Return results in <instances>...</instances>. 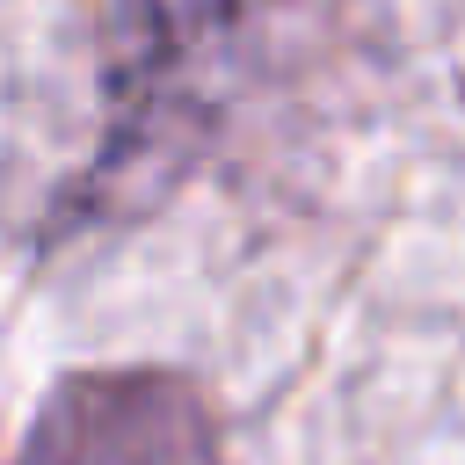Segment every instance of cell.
Listing matches in <instances>:
<instances>
[{
    "label": "cell",
    "instance_id": "1",
    "mask_svg": "<svg viewBox=\"0 0 465 465\" xmlns=\"http://www.w3.org/2000/svg\"><path fill=\"white\" fill-rule=\"evenodd\" d=\"M262 7H276V0H145V44L160 65H182V58H203L211 44H225L232 29H247Z\"/></svg>",
    "mask_w": 465,
    "mask_h": 465
}]
</instances>
